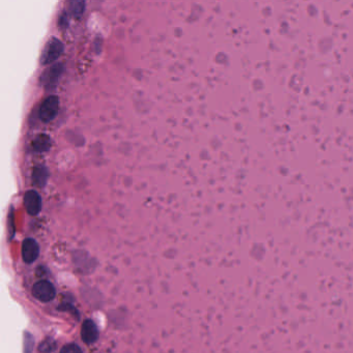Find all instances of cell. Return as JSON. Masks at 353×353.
<instances>
[{"label": "cell", "mask_w": 353, "mask_h": 353, "mask_svg": "<svg viewBox=\"0 0 353 353\" xmlns=\"http://www.w3.org/2000/svg\"><path fill=\"white\" fill-rule=\"evenodd\" d=\"M51 138L45 134L36 136L32 141V148L35 152H46L51 148Z\"/></svg>", "instance_id": "obj_8"}, {"label": "cell", "mask_w": 353, "mask_h": 353, "mask_svg": "<svg viewBox=\"0 0 353 353\" xmlns=\"http://www.w3.org/2000/svg\"><path fill=\"white\" fill-rule=\"evenodd\" d=\"M63 52V44L56 37H51L47 42L41 56V62L44 65L57 60Z\"/></svg>", "instance_id": "obj_2"}, {"label": "cell", "mask_w": 353, "mask_h": 353, "mask_svg": "<svg viewBox=\"0 0 353 353\" xmlns=\"http://www.w3.org/2000/svg\"><path fill=\"white\" fill-rule=\"evenodd\" d=\"M81 337L83 341L87 344H93L97 341L99 338V331L98 326L93 320L87 319L83 322L81 328Z\"/></svg>", "instance_id": "obj_7"}, {"label": "cell", "mask_w": 353, "mask_h": 353, "mask_svg": "<svg viewBox=\"0 0 353 353\" xmlns=\"http://www.w3.org/2000/svg\"><path fill=\"white\" fill-rule=\"evenodd\" d=\"M48 176H49L48 170L44 166H38L33 169L32 180L36 187H38V188L44 187L47 182Z\"/></svg>", "instance_id": "obj_9"}, {"label": "cell", "mask_w": 353, "mask_h": 353, "mask_svg": "<svg viewBox=\"0 0 353 353\" xmlns=\"http://www.w3.org/2000/svg\"><path fill=\"white\" fill-rule=\"evenodd\" d=\"M24 204L26 211L31 216H36L42 209V198L36 191L29 190L24 196Z\"/></svg>", "instance_id": "obj_4"}, {"label": "cell", "mask_w": 353, "mask_h": 353, "mask_svg": "<svg viewBox=\"0 0 353 353\" xmlns=\"http://www.w3.org/2000/svg\"><path fill=\"white\" fill-rule=\"evenodd\" d=\"M72 12L74 15H77V16H79L81 15L82 12H84V6H85V3L82 2V1H75V2H72Z\"/></svg>", "instance_id": "obj_10"}, {"label": "cell", "mask_w": 353, "mask_h": 353, "mask_svg": "<svg viewBox=\"0 0 353 353\" xmlns=\"http://www.w3.org/2000/svg\"><path fill=\"white\" fill-rule=\"evenodd\" d=\"M59 99L56 96H50L46 98L41 104L38 109V117L44 122H50L53 120L59 111Z\"/></svg>", "instance_id": "obj_1"}, {"label": "cell", "mask_w": 353, "mask_h": 353, "mask_svg": "<svg viewBox=\"0 0 353 353\" xmlns=\"http://www.w3.org/2000/svg\"><path fill=\"white\" fill-rule=\"evenodd\" d=\"M40 255V246L32 238H27L22 244V258L26 263H32Z\"/></svg>", "instance_id": "obj_5"}, {"label": "cell", "mask_w": 353, "mask_h": 353, "mask_svg": "<svg viewBox=\"0 0 353 353\" xmlns=\"http://www.w3.org/2000/svg\"><path fill=\"white\" fill-rule=\"evenodd\" d=\"M60 353H83L81 348L77 344H68L62 347Z\"/></svg>", "instance_id": "obj_11"}, {"label": "cell", "mask_w": 353, "mask_h": 353, "mask_svg": "<svg viewBox=\"0 0 353 353\" xmlns=\"http://www.w3.org/2000/svg\"><path fill=\"white\" fill-rule=\"evenodd\" d=\"M63 67L62 63H55L53 65H51L50 68H48L42 75L41 77V82L45 86H52L55 85L57 81L59 80V78L62 74Z\"/></svg>", "instance_id": "obj_6"}, {"label": "cell", "mask_w": 353, "mask_h": 353, "mask_svg": "<svg viewBox=\"0 0 353 353\" xmlns=\"http://www.w3.org/2000/svg\"><path fill=\"white\" fill-rule=\"evenodd\" d=\"M33 296L42 303H49L53 300L56 295V290L54 286L49 281H40L33 285L32 288Z\"/></svg>", "instance_id": "obj_3"}]
</instances>
